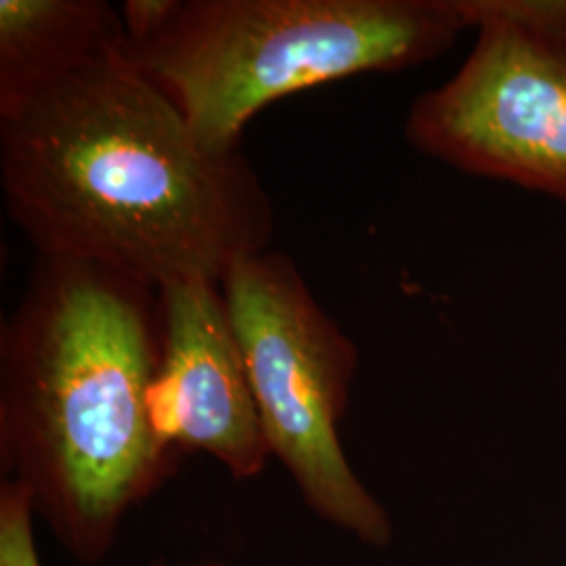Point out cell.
Returning <instances> with one entry per match:
<instances>
[{
  "mask_svg": "<svg viewBox=\"0 0 566 566\" xmlns=\"http://www.w3.org/2000/svg\"><path fill=\"white\" fill-rule=\"evenodd\" d=\"M0 185L39 256L103 264L156 290L223 282L275 229L242 149L203 147L126 49L0 102Z\"/></svg>",
  "mask_w": 566,
  "mask_h": 566,
  "instance_id": "1",
  "label": "cell"
},
{
  "mask_svg": "<svg viewBox=\"0 0 566 566\" xmlns=\"http://www.w3.org/2000/svg\"><path fill=\"white\" fill-rule=\"evenodd\" d=\"M221 290L271 453L319 516L365 544L386 546L385 507L353 472L338 437L357 346L282 252L243 256Z\"/></svg>",
  "mask_w": 566,
  "mask_h": 566,
  "instance_id": "4",
  "label": "cell"
},
{
  "mask_svg": "<svg viewBox=\"0 0 566 566\" xmlns=\"http://www.w3.org/2000/svg\"><path fill=\"white\" fill-rule=\"evenodd\" d=\"M464 30L462 0H177L126 55L177 103L203 147L235 151L271 103L422 65Z\"/></svg>",
  "mask_w": 566,
  "mask_h": 566,
  "instance_id": "3",
  "label": "cell"
},
{
  "mask_svg": "<svg viewBox=\"0 0 566 566\" xmlns=\"http://www.w3.org/2000/svg\"><path fill=\"white\" fill-rule=\"evenodd\" d=\"M160 359V292L76 259L39 256L0 329L2 465L82 560L170 472L151 411Z\"/></svg>",
  "mask_w": 566,
  "mask_h": 566,
  "instance_id": "2",
  "label": "cell"
},
{
  "mask_svg": "<svg viewBox=\"0 0 566 566\" xmlns=\"http://www.w3.org/2000/svg\"><path fill=\"white\" fill-rule=\"evenodd\" d=\"M476 39L409 105L405 139L460 172L566 203V0H462Z\"/></svg>",
  "mask_w": 566,
  "mask_h": 566,
  "instance_id": "5",
  "label": "cell"
},
{
  "mask_svg": "<svg viewBox=\"0 0 566 566\" xmlns=\"http://www.w3.org/2000/svg\"><path fill=\"white\" fill-rule=\"evenodd\" d=\"M163 306V359L151 392L154 424L175 451H202L235 479L269 462L263 418L221 283H168Z\"/></svg>",
  "mask_w": 566,
  "mask_h": 566,
  "instance_id": "6",
  "label": "cell"
},
{
  "mask_svg": "<svg viewBox=\"0 0 566 566\" xmlns=\"http://www.w3.org/2000/svg\"><path fill=\"white\" fill-rule=\"evenodd\" d=\"M32 512L30 491L15 479L4 481L0 489V566H41Z\"/></svg>",
  "mask_w": 566,
  "mask_h": 566,
  "instance_id": "8",
  "label": "cell"
},
{
  "mask_svg": "<svg viewBox=\"0 0 566 566\" xmlns=\"http://www.w3.org/2000/svg\"><path fill=\"white\" fill-rule=\"evenodd\" d=\"M120 49V11L107 2L0 0V102Z\"/></svg>",
  "mask_w": 566,
  "mask_h": 566,
  "instance_id": "7",
  "label": "cell"
}]
</instances>
